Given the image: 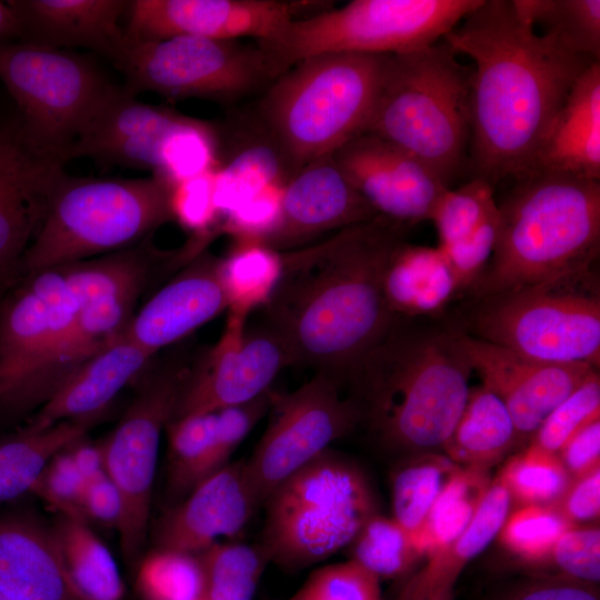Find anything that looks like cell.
Returning <instances> with one entry per match:
<instances>
[{
    "instance_id": "30",
    "label": "cell",
    "mask_w": 600,
    "mask_h": 600,
    "mask_svg": "<svg viewBox=\"0 0 600 600\" xmlns=\"http://www.w3.org/2000/svg\"><path fill=\"white\" fill-rule=\"evenodd\" d=\"M384 293L390 310L406 317L440 316L460 297L454 273L441 250L406 241L390 259Z\"/></svg>"
},
{
    "instance_id": "7",
    "label": "cell",
    "mask_w": 600,
    "mask_h": 600,
    "mask_svg": "<svg viewBox=\"0 0 600 600\" xmlns=\"http://www.w3.org/2000/svg\"><path fill=\"white\" fill-rule=\"evenodd\" d=\"M173 219L170 188L158 178L66 174L21 262V278L138 246Z\"/></svg>"
},
{
    "instance_id": "55",
    "label": "cell",
    "mask_w": 600,
    "mask_h": 600,
    "mask_svg": "<svg viewBox=\"0 0 600 600\" xmlns=\"http://www.w3.org/2000/svg\"><path fill=\"white\" fill-rule=\"evenodd\" d=\"M548 506L572 526L598 518L600 513V468L572 479L561 497Z\"/></svg>"
},
{
    "instance_id": "54",
    "label": "cell",
    "mask_w": 600,
    "mask_h": 600,
    "mask_svg": "<svg viewBox=\"0 0 600 600\" xmlns=\"http://www.w3.org/2000/svg\"><path fill=\"white\" fill-rule=\"evenodd\" d=\"M214 173L216 170L170 188L173 219L183 227L202 230L219 216L214 203Z\"/></svg>"
},
{
    "instance_id": "46",
    "label": "cell",
    "mask_w": 600,
    "mask_h": 600,
    "mask_svg": "<svg viewBox=\"0 0 600 600\" xmlns=\"http://www.w3.org/2000/svg\"><path fill=\"white\" fill-rule=\"evenodd\" d=\"M497 208L494 188L482 178L473 177L457 189L446 190L430 219L437 229L439 246L468 237Z\"/></svg>"
},
{
    "instance_id": "35",
    "label": "cell",
    "mask_w": 600,
    "mask_h": 600,
    "mask_svg": "<svg viewBox=\"0 0 600 600\" xmlns=\"http://www.w3.org/2000/svg\"><path fill=\"white\" fill-rule=\"evenodd\" d=\"M486 470L461 468L436 500L422 527L411 537L423 556L457 539L474 517L490 484Z\"/></svg>"
},
{
    "instance_id": "41",
    "label": "cell",
    "mask_w": 600,
    "mask_h": 600,
    "mask_svg": "<svg viewBox=\"0 0 600 600\" xmlns=\"http://www.w3.org/2000/svg\"><path fill=\"white\" fill-rule=\"evenodd\" d=\"M217 424V412L170 420L168 432V488L186 497L207 478V467Z\"/></svg>"
},
{
    "instance_id": "25",
    "label": "cell",
    "mask_w": 600,
    "mask_h": 600,
    "mask_svg": "<svg viewBox=\"0 0 600 600\" xmlns=\"http://www.w3.org/2000/svg\"><path fill=\"white\" fill-rule=\"evenodd\" d=\"M222 264L210 253L193 258L133 314L124 334L154 356L230 308Z\"/></svg>"
},
{
    "instance_id": "34",
    "label": "cell",
    "mask_w": 600,
    "mask_h": 600,
    "mask_svg": "<svg viewBox=\"0 0 600 600\" xmlns=\"http://www.w3.org/2000/svg\"><path fill=\"white\" fill-rule=\"evenodd\" d=\"M104 416L58 422L41 431L20 429L0 443V502L31 492L49 461L60 451L84 438Z\"/></svg>"
},
{
    "instance_id": "48",
    "label": "cell",
    "mask_w": 600,
    "mask_h": 600,
    "mask_svg": "<svg viewBox=\"0 0 600 600\" xmlns=\"http://www.w3.org/2000/svg\"><path fill=\"white\" fill-rule=\"evenodd\" d=\"M600 418V376L593 371L569 397L544 419L531 443L558 453L581 428Z\"/></svg>"
},
{
    "instance_id": "5",
    "label": "cell",
    "mask_w": 600,
    "mask_h": 600,
    "mask_svg": "<svg viewBox=\"0 0 600 600\" xmlns=\"http://www.w3.org/2000/svg\"><path fill=\"white\" fill-rule=\"evenodd\" d=\"M389 56H312L267 87L259 116L291 176L364 133Z\"/></svg>"
},
{
    "instance_id": "2",
    "label": "cell",
    "mask_w": 600,
    "mask_h": 600,
    "mask_svg": "<svg viewBox=\"0 0 600 600\" xmlns=\"http://www.w3.org/2000/svg\"><path fill=\"white\" fill-rule=\"evenodd\" d=\"M407 228L378 216L314 246L280 252V272L260 318L283 339L294 364L342 384L383 334L394 317L386 271Z\"/></svg>"
},
{
    "instance_id": "37",
    "label": "cell",
    "mask_w": 600,
    "mask_h": 600,
    "mask_svg": "<svg viewBox=\"0 0 600 600\" xmlns=\"http://www.w3.org/2000/svg\"><path fill=\"white\" fill-rule=\"evenodd\" d=\"M460 469L447 456L422 452L412 458L393 477L392 518L412 537Z\"/></svg>"
},
{
    "instance_id": "11",
    "label": "cell",
    "mask_w": 600,
    "mask_h": 600,
    "mask_svg": "<svg viewBox=\"0 0 600 600\" xmlns=\"http://www.w3.org/2000/svg\"><path fill=\"white\" fill-rule=\"evenodd\" d=\"M482 0H352L257 41L281 76L322 53L400 54L431 46Z\"/></svg>"
},
{
    "instance_id": "19",
    "label": "cell",
    "mask_w": 600,
    "mask_h": 600,
    "mask_svg": "<svg viewBox=\"0 0 600 600\" xmlns=\"http://www.w3.org/2000/svg\"><path fill=\"white\" fill-rule=\"evenodd\" d=\"M331 157L378 216L407 227L430 220L450 189L414 157L372 133L356 136Z\"/></svg>"
},
{
    "instance_id": "40",
    "label": "cell",
    "mask_w": 600,
    "mask_h": 600,
    "mask_svg": "<svg viewBox=\"0 0 600 600\" xmlns=\"http://www.w3.org/2000/svg\"><path fill=\"white\" fill-rule=\"evenodd\" d=\"M291 177L278 150L256 146L220 166L214 173V203L218 214H229L269 186L286 183Z\"/></svg>"
},
{
    "instance_id": "23",
    "label": "cell",
    "mask_w": 600,
    "mask_h": 600,
    "mask_svg": "<svg viewBox=\"0 0 600 600\" xmlns=\"http://www.w3.org/2000/svg\"><path fill=\"white\" fill-rule=\"evenodd\" d=\"M184 114L141 102L124 88L104 97L68 152V160L90 158L102 166L151 170L160 147Z\"/></svg>"
},
{
    "instance_id": "38",
    "label": "cell",
    "mask_w": 600,
    "mask_h": 600,
    "mask_svg": "<svg viewBox=\"0 0 600 600\" xmlns=\"http://www.w3.org/2000/svg\"><path fill=\"white\" fill-rule=\"evenodd\" d=\"M220 166L218 136L212 124L184 116L164 138L152 176L171 188Z\"/></svg>"
},
{
    "instance_id": "43",
    "label": "cell",
    "mask_w": 600,
    "mask_h": 600,
    "mask_svg": "<svg viewBox=\"0 0 600 600\" xmlns=\"http://www.w3.org/2000/svg\"><path fill=\"white\" fill-rule=\"evenodd\" d=\"M351 558L381 578L406 573L422 556L411 536L393 518L374 513L349 544Z\"/></svg>"
},
{
    "instance_id": "39",
    "label": "cell",
    "mask_w": 600,
    "mask_h": 600,
    "mask_svg": "<svg viewBox=\"0 0 600 600\" xmlns=\"http://www.w3.org/2000/svg\"><path fill=\"white\" fill-rule=\"evenodd\" d=\"M198 558L207 600H252L269 563L259 544L218 542Z\"/></svg>"
},
{
    "instance_id": "59",
    "label": "cell",
    "mask_w": 600,
    "mask_h": 600,
    "mask_svg": "<svg viewBox=\"0 0 600 600\" xmlns=\"http://www.w3.org/2000/svg\"><path fill=\"white\" fill-rule=\"evenodd\" d=\"M68 450L78 471L87 482L106 473L100 444H92L81 439L70 446Z\"/></svg>"
},
{
    "instance_id": "32",
    "label": "cell",
    "mask_w": 600,
    "mask_h": 600,
    "mask_svg": "<svg viewBox=\"0 0 600 600\" xmlns=\"http://www.w3.org/2000/svg\"><path fill=\"white\" fill-rule=\"evenodd\" d=\"M518 443V433L507 407L481 384L470 389L462 413L442 450L461 468L487 471Z\"/></svg>"
},
{
    "instance_id": "28",
    "label": "cell",
    "mask_w": 600,
    "mask_h": 600,
    "mask_svg": "<svg viewBox=\"0 0 600 600\" xmlns=\"http://www.w3.org/2000/svg\"><path fill=\"white\" fill-rule=\"evenodd\" d=\"M529 171L600 180V61L579 77L553 117Z\"/></svg>"
},
{
    "instance_id": "63",
    "label": "cell",
    "mask_w": 600,
    "mask_h": 600,
    "mask_svg": "<svg viewBox=\"0 0 600 600\" xmlns=\"http://www.w3.org/2000/svg\"><path fill=\"white\" fill-rule=\"evenodd\" d=\"M199 600H207V599H206L204 596H203V597H202L201 599H199Z\"/></svg>"
},
{
    "instance_id": "16",
    "label": "cell",
    "mask_w": 600,
    "mask_h": 600,
    "mask_svg": "<svg viewBox=\"0 0 600 600\" xmlns=\"http://www.w3.org/2000/svg\"><path fill=\"white\" fill-rule=\"evenodd\" d=\"M232 312L219 341L190 364L171 420L217 412L247 402L271 388L294 360L283 339L261 318L247 324Z\"/></svg>"
},
{
    "instance_id": "6",
    "label": "cell",
    "mask_w": 600,
    "mask_h": 600,
    "mask_svg": "<svg viewBox=\"0 0 600 600\" xmlns=\"http://www.w3.org/2000/svg\"><path fill=\"white\" fill-rule=\"evenodd\" d=\"M471 80L472 69L443 39L390 54L364 132L404 150L450 188L470 146Z\"/></svg>"
},
{
    "instance_id": "24",
    "label": "cell",
    "mask_w": 600,
    "mask_h": 600,
    "mask_svg": "<svg viewBox=\"0 0 600 600\" xmlns=\"http://www.w3.org/2000/svg\"><path fill=\"white\" fill-rule=\"evenodd\" d=\"M258 507L244 460L229 462L199 482L160 519L157 546L198 556L219 539L237 536Z\"/></svg>"
},
{
    "instance_id": "14",
    "label": "cell",
    "mask_w": 600,
    "mask_h": 600,
    "mask_svg": "<svg viewBox=\"0 0 600 600\" xmlns=\"http://www.w3.org/2000/svg\"><path fill=\"white\" fill-rule=\"evenodd\" d=\"M190 364L182 354L150 364L118 426L100 444L104 471L122 498L117 530L128 561L139 557L146 541L161 433L172 418Z\"/></svg>"
},
{
    "instance_id": "27",
    "label": "cell",
    "mask_w": 600,
    "mask_h": 600,
    "mask_svg": "<svg viewBox=\"0 0 600 600\" xmlns=\"http://www.w3.org/2000/svg\"><path fill=\"white\" fill-rule=\"evenodd\" d=\"M153 357L123 332L80 367L21 429L36 432L104 413L116 396L146 372Z\"/></svg>"
},
{
    "instance_id": "21",
    "label": "cell",
    "mask_w": 600,
    "mask_h": 600,
    "mask_svg": "<svg viewBox=\"0 0 600 600\" xmlns=\"http://www.w3.org/2000/svg\"><path fill=\"white\" fill-rule=\"evenodd\" d=\"M144 284L87 306L69 331L0 406V428L28 420L89 359L122 334Z\"/></svg>"
},
{
    "instance_id": "60",
    "label": "cell",
    "mask_w": 600,
    "mask_h": 600,
    "mask_svg": "<svg viewBox=\"0 0 600 600\" xmlns=\"http://www.w3.org/2000/svg\"><path fill=\"white\" fill-rule=\"evenodd\" d=\"M13 40H21V27L18 17L8 1H0V42Z\"/></svg>"
},
{
    "instance_id": "15",
    "label": "cell",
    "mask_w": 600,
    "mask_h": 600,
    "mask_svg": "<svg viewBox=\"0 0 600 600\" xmlns=\"http://www.w3.org/2000/svg\"><path fill=\"white\" fill-rule=\"evenodd\" d=\"M341 382L324 372L287 394L274 393L268 427L244 460L248 481L259 506L290 474L348 434L360 414Z\"/></svg>"
},
{
    "instance_id": "45",
    "label": "cell",
    "mask_w": 600,
    "mask_h": 600,
    "mask_svg": "<svg viewBox=\"0 0 600 600\" xmlns=\"http://www.w3.org/2000/svg\"><path fill=\"white\" fill-rule=\"evenodd\" d=\"M510 498L523 506L554 502L568 488L572 478L557 453L530 443L513 457L499 473Z\"/></svg>"
},
{
    "instance_id": "29",
    "label": "cell",
    "mask_w": 600,
    "mask_h": 600,
    "mask_svg": "<svg viewBox=\"0 0 600 600\" xmlns=\"http://www.w3.org/2000/svg\"><path fill=\"white\" fill-rule=\"evenodd\" d=\"M0 593L11 600H79L51 527L27 514L0 516Z\"/></svg>"
},
{
    "instance_id": "20",
    "label": "cell",
    "mask_w": 600,
    "mask_h": 600,
    "mask_svg": "<svg viewBox=\"0 0 600 600\" xmlns=\"http://www.w3.org/2000/svg\"><path fill=\"white\" fill-rule=\"evenodd\" d=\"M460 339L472 370L507 407L519 443L531 440L551 411L598 370L530 358L462 331Z\"/></svg>"
},
{
    "instance_id": "1",
    "label": "cell",
    "mask_w": 600,
    "mask_h": 600,
    "mask_svg": "<svg viewBox=\"0 0 600 600\" xmlns=\"http://www.w3.org/2000/svg\"><path fill=\"white\" fill-rule=\"evenodd\" d=\"M474 62L470 158L493 188L526 173L553 117L593 61L537 32L512 0H482L443 38Z\"/></svg>"
},
{
    "instance_id": "36",
    "label": "cell",
    "mask_w": 600,
    "mask_h": 600,
    "mask_svg": "<svg viewBox=\"0 0 600 600\" xmlns=\"http://www.w3.org/2000/svg\"><path fill=\"white\" fill-rule=\"evenodd\" d=\"M518 13L566 49L600 61L599 0H512Z\"/></svg>"
},
{
    "instance_id": "44",
    "label": "cell",
    "mask_w": 600,
    "mask_h": 600,
    "mask_svg": "<svg viewBox=\"0 0 600 600\" xmlns=\"http://www.w3.org/2000/svg\"><path fill=\"white\" fill-rule=\"evenodd\" d=\"M137 588L143 600H199L204 577L198 556L157 548L139 564Z\"/></svg>"
},
{
    "instance_id": "8",
    "label": "cell",
    "mask_w": 600,
    "mask_h": 600,
    "mask_svg": "<svg viewBox=\"0 0 600 600\" xmlns=\"http://www.w3.org/2000/svg\"><path fill=\"white\" fill-rule=\"evenodd\" d=\"M451 321L463 333L557 363L600 366V287L594 268L468 299Z\"/></svg>"
},
{
    "instance_id": "18",
    "label": "cell",
    "mask_w": 600,
    "mask_h": 600,
    "mask_svg": "<svg viewBox=\"0 0 600 600\" xmlns=\"http://www.w3.org/2000/svg\"><path fill=\"white\" fill-rule=\"evenodd\" d=\"M310 2L282 0H133L124 31L130 41L176 36L266 40L300 19Z\"/></svg>"
},
{
    "instance_id": "3",
    "label": "cell",
    "mask_w": 600,
    "mask_h": 600,
    "mask_svg": "<svg viewBox=\"0 0 600 600\" xmlns=\"http://www.w3.org/2000/svg\"><path fill=\"white\" fill-rule=\"evenodd\" d=\"M461 331L446 317L394 314L342 380L360 414L389 449H442L466 406L472 370Z\"/></svg>"
},
{
    "instance_id": "22",
    "label": "cell",
    "mask_w": 600,
    "mask_h": 600,
    "mask_svg": "<svg viewBox=\"0 0 600 600\" xmlns=\"http://www.w3.org/2000/svg\"><path fill=\"white\" fill-rule=\"evenodd\" d=\"M376 217L332 157L327 156L306 164L286 181L277 222L258 242L283 252L317 236Z\"/></svg>"
},
{
    "instance_id": "9",
    "label": "cell",
    "mask_w": 600,
    "mask_h": 600,
    "mask_svg": "<svg viewBox=\"0 0 600 600\" xmlns=\"http://www.w3.org/2000/svg\"><path fill=\"white\" fill-rule=\"evenodd\" d=\"M259 547L269 563L303 569L349 547L374 514L362 471L331 449L290 474L267 497Z\"/></svg>"
},
{
    "instance_id": "33",
    "label": "cell",
    "mask_w": 600,
    "mask_h": 600,
    "mask_svg": "<svg viewBox=\"0 0 600 600\" xmlns=\"http://www.w3.org/2000/svg\"><path fill=\"white\" fill-rule=\"evenodd\" d=\"M67 580L79 600H120L117 562L84 519L59 514L51 527Z\"/></svg>"
},
{
    "instance_id": "57",
    "label": "cell",
    "mask_w": 600,
    "mask_h": 600,
    "mask_svg": "<svg viewBox=\"0 0 600 600\" xmlns=\"http://www.w3.org/2000/svg\"><path fill=\"white\" fill-rule=\"evenodd\" d=\"M557 454L572 479L599 468L600 418L576 432Z\"/></svg>"
},
{
    "instance_id": "49",
    "label": "cell",
    "mask_w": 600,
    "mask_h": 600,
    "mask_svg": "<svg viewBox=\"0 0 600 600\" xmlns=\"http://www.w3.org/2000/svg\"><path fill=\"white\" fill-rule=\"evenodd\" d=\"M283 600H381L380 579L349 559L316 569Z\"/></svg>"
},
{
    "instance_id": "13",
    "label": "cell",
    "mask_w": 600,
    "mask_h": 600,
    "mask_svg": "<svg viewBox=\"0 0 600 600\" xmlns=\"http://www.w3.org/2000/svg\"><path fill=\"white\" fill-rule=\"evenodd\" d=\"M117 68L130 94L229 102L270 84L280 74L268 53L238 40L176 36L130 41Z\"/></svg>"
},
{
    "instance_id": "12",
    "label": "cell",
    "mask_w": 600,
    "mask_h": 600,
    "mask_svg": "<svg viewBox=\"0 0 600 600\" xmlns=\"http://www.w3.org/2000/svg\"><path fill=\"white\" fill-rule=\"evenodd\" d=\"M0 80L29 136L67 162L113 84L80 54L22 40L0 42Z\"/></svg>"
},
{
    "instance_id": "47",
    "label": "cell",
    "mask_w": 600,
    "mask_h": 600,
    "mask_svg": "<svg viewBox=\"0 0 600 600\" xmlns=\"http://www.w3.org/2000/svg\"><path fill=\"white\" fill-rule=\"evenodd\" d=\"M572 527L550 506L527 504L507 517L500 541L521 559L539 562L548 559L560 537Z\"/></svg>"
},
{
    "instance_id": "4",
    "label": "cell",
    "mask_w": 600,
    "mask_h": 600,
    "mask_svg": "<svg viewBox=\"0 0 600 600\" xmlns=\"http://www.w3.org/2000/svg\"><path fill=\"white\" fill-rule=\"evenodd\" d=\"M498 203L484 271L462 296L476 299L594 268L600 250V180L529 171Z\"/></svg>"
},
{
    "instance_id": "50",
    "label": "cell",
    "mask_w": 600,
    "mask_h": 600,
    "mask_svg": "<svg viewBox=\"0 0 600 600\" xmlns=\"http://www.w3.org/2000/svg\"><path fill=\"white\" fill-rule=\"evenodd\" d=\"M276 391L217 411V424L207 467V477L229 463L239 444L271 408Z\"/></svg>"
},
{
    "instance_id": "51",
    "label": "cell",
    "mask_w": 600,
    "mask_h": 600,
    "mask_svg": "<svg viewBox=\"0 0 600 600\" xmlns=\"http://www.w3.org/2000/svg\"><path fill=\"white\" fill-rule=\"evenodd\" d=\"M499 210L492 211L468 237L438 246L448 260L458 282L461 298L484 271L494 250Z\"/></svg>"
},
{
    "instance_id": "10",
    "label": "cell",
    "mask_w": 600,
    "mask_h": 600,
    "mask_svg": "<svg viewBox=\"0 0 600 600\" xmlns=\"http://www.w3.org/2000/svg\"><path fill=\"white\" fill-rule=\"evenodd\" d=\"M128 258L107 254L23 276L0 298V404L93 301L133 283Z\"/></svg>"
},
{
    "instance_id": "52",
    "label": "cell",
    "mask_w": 600,
    "mask_h": 600,
    "mask_svg": "<svg viewBox=\"0 0 600 600\" xmlns=\"http://www.w3.org/2000/svg\"><path fill=\"white\" fill-rule=\"evenodd\" d=\"M549 560L561 577L589 584L600 580V530L597 527L568 529L551 550Z\"/></svg>"
},
{
    "instance_id": "26",
    "label": "cell",
    "mask_w": 600,
    "mask_h": 600,
    "mask_svg": "<svg viewBox=\"0 0 600 600\" xmlns=\"http://www.w3.org/2000/svg\"><path fill=\"white\" fill-rule=\"evenodd\" d=\"M21 40L56 49L81 47L108 58L116 67L127 46L124 26L129 1L10 0Z\"/></svg>"
},
{
    "instance_id": "53",
    "label": "cell",
    "mask_w": 600,
    "mask_h": 600,
    "mask_svg": "<svg viewBox=\"0 0 600 600\" xmlns=\"http://www.w3.org/2000/svg\"><path fill=\"white\" fill-rule=\"evenodd\" d=\"M86 484L67 448L49 461L31 492L57 509L59 514L84 519L81 499Z\"/></svg>"
},
{
    "instance_id": "56",
    "label": "cell",
    "mask_w": 600,
    "mask_h": 600,
    "mask_svg": "<svg viewBox=\"0 0 600 600\" xmlns=\"http://www.w3.org/2000/svg\"><path fill=\"white\" fill-rule=\"evenodd\" d=\"M81 512L86 520L91 519L104 526L119 528L123 512L122 498L107 473L87 482L81 499Z\"/></svg>"
},
{
    "instance_id": "31",
    "label": "cell",
    "mask_w": 600,
    "mask_h": 600,
    "mask_svg": "<svg viewBox=\"0 0 600 600\" xmlns=\"http://www.w3.org/2000/svg\"><path fill=\"white\" fill-rule=\"evenodd\" d=\"M510 494L498 476L464 531L449 544L428 556L426 567L408 583L398 600H426L433 591L454 587L464 566L500 532L509 512Z\"/></svg>"
},
{
    "instance_id": "62",
    "label": "cell",
    "mask_w": 600,
    "mask_h": 600,
    "mask_svg": "<svg viewBox=\"0 0 600 600\" xmlns=\"http://www.w3.org/2000/svg\"><path fill=\"white\" fill-rule=\"evenodd\" d=\"M0 600H11V599L0 593Z\"/></svg>"
},
{
    "instance_id": "58",
    "label": "cell",
    "mask_w": 600,
    "mask_h": 600,
    "mask_svg": "<svg viewBox=\"0 0 600 600\" xmlns=\"http://www.w3.org/2000/svg\"><path fill=\"white\" fill-rule=\"evenodd\" d=\"M503 600H600L594 584L561 576L539 578L522 584Z\"/></svg>"
},
{
    "instance_id": "42",
    "label": "cell",
    "mask_w": 600,
    "mask_h": 600,
    "mask_svg": "<svg viewBox=\"0 0 600 600\" xmlns=\"http://www.w3.org/2000/svg\"><path fill=\"white\" fill-rule=\"evenodd\" d=\"M281 267L280 252L253 240H239L223 258V279L232 312L249 314L261 307L273 288Z\"/></svg>"
},
{
    "instance_id": "17",
    "label": "cell",
    "mask_w": 600,
    "mask_h": 600,
    "mask_svg": "<svg viewBox=\"0 0 600 600\" xmlns=\"http://www.w3.org/2000/svg\"><path fill=\"white\" fill-rule=\"evenodd\" d=\"M66 163L29 136L17 112L0 120V298L21 279Z\"/></svg>"
},
{
    "instance_id": "61",
    "label": "cell",
    "mask_w": 600,
    "mask_h": 600,
    "mask_svg": "<svg viewBox=\"0 0 600 600\" xmlns=\"http://www.w3.org/2000/svg\"><path fill=\"white\" fill-rule=\"evenodd\" d=\"M426 600H453V588H441L431 592Z\"/></svg>"
}]
</instances>
